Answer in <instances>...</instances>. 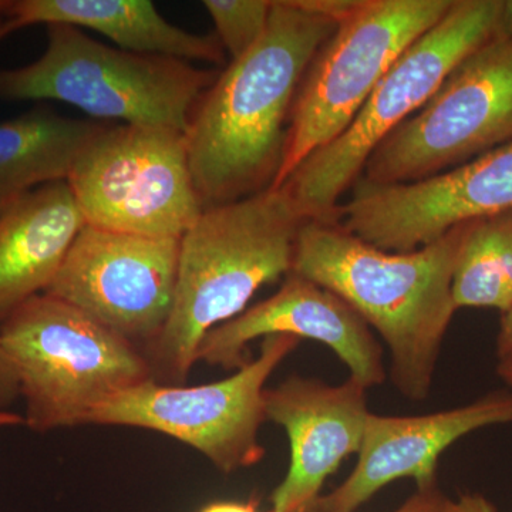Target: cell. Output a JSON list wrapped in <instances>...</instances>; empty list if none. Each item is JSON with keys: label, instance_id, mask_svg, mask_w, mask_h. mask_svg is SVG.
Instances as JSON below:
<instances>
[{"label": "cell", "instance_id": "obj_16", "mask_svg": "<svg viewBox=\"0 0 512 512\" xmlns=\"http://www.w3.org/2000/svg\"><path fill=\"white\" fill-rule=\"evenodd\" d=\"M84 225L67 181L8 202L0 215V325L47 291Z\"/></svg>", "mask_w": 512, "mask_h": 512}, {"label": "cell", "instance_id": "obj_19", "mask_svg": "<svg viewBox=\"0 0 512 512\" xmlns=\"http://www.w3.org/2000/svg\"><path fill=\"white\" fill-rule=\"evenodd\" d=\"M457 309L507 311L512 303V210L464 224L453 274Z\"/></svg>", "mask_w": 512, "mask_h": 512}, {"label": "cell", "instance_id": "obj_15", "mask_svg": "<svg viewBox=\"0 0 512 512\" xmlns=\"http://www.w3.org/2000/svg\"><path fill=\"white\" fill-rule=\"evenodd\" d=\"M512 423V392L424 416H367L359 460L352 474L313 512H356L383 487L413 478L417 490L437 484L439 458L461 437L494 424Z\"/></svg>", "mask_w": 512, "mask_h": 512}, {"label": "cell", "instance_id": "obj_12", "mask_svg": "<svg viewBox=\"0 0 512 512\" xmlns=\"http://www.w3.org/2000/svg\"><path fill=\"white\" fill-rule=\"evenodd\" d=\"M510 210L512 141L416 183L357 180L332 222L383 251L412 252L458 225Z\"/></svg>", "mask_w": 512, "mask_h": 512}, {"label": "cell", "instance_id": "obj_26", "mask_svg": "<svg viewBox=\"0 0 512 512\" xmlns=\"http://www.w3.org/2000/svg\"><path fill=\"white\" fill-rule=\"evenodd\" d=\"M495 36L512 40V0H501L500 16H498Z\"/></svg>", "mask_w": 512, "mask_h": 512}, {"label": "cell", "instance_id": "obj_5", "mask_svg": "<svg viewBox=\"0 0 512 512\" xmlns=\"http://www.w3.org/2000/svg\"><path fill=\"white\" fill-rule=\"evenodd\" d=\"M500 9L501 0H454L387 70L349 127L276 190L306 221H332L376 147L429 101L458 64L493 39Z\"/></svg>", "mask_w": 512, "mask_h": 512}, {"label": "cell", "instance_id": "obj_13", "mask_svg": "<svg viewBox=\"0 0 512 512\" xmlns=\"http://www.w3.org/2000/svg\"><path fill=\"white\" fill-rule=\"evenodd\" d=\"M272 335L323 343L366 389L386 380L382 346L365 320L335 293L295 274L271 298L212 329L198 349V362L239 370L251 360L249 343Z\"/></svg>", "mask_w": 512, "mask_h": 512}, {"label": "cell", "instance_id": "obj_9", "mask_svg": "<svg viewBox=\"0 0 512 512\" xmlns=\"http://www.w3.org/2000/svg\"><path fill=\"white\" fill-rule=\"evenodd\" d=\"M510 141L512 40L494 36L384 138L359 180L375 185L416 183Z\"/></svg>", "mask_w": 512, "mask_h": 512}, {"label": "cell", "instance_id": "obj_1", "mask_svg": "<svg viewBox=\"0 0 512 512\" xmlns=\"http://www.w3.org/2000/svg\"><path fill=\"white\" fill-rule=\"evenodd\" d=\"M336 26L302 0L274 2L262 39L202 94L185 137L204 210L274 187L296 93Z\"/></svg>", "mask_w": 512, "mask_h": 512}, {"label": "cell", "instance_id": "obj_14", "mask_svg": "<svg viewBox=\"0 0 512 512\" xmlns=\"http://www.w3.org/2000/svg\"><path fill=\"white\" fill-rule=\"evenodd\" d=\"M366 392L353 377L329 386L291 376L265 389L266 420L284 427L291 444L288 473L271 495L269 512H313L325 481L362 447Z\"/></svg>", "mask_w": 512, "mask_h": 512}, {"label": "cell", "instance_id": "obj_22", "mask_svg": "<svg viewBox=\"0 0 512 512\" xmlns=\"http://www.w3.org/2000/svg\"><path fill=\"white\" fill-rule=\"evenodd\" d=\"M20 396L18 373L0 343V412H6Z\"/></svg>", "mask_w": 512, "mask_h": 512}, {"label": "cell", "instance_id": "obj_3", "mask_svg": "<svg viewBox=\"0 0 512 512\" xmlns=\"http://www.w3.org/2000/svg\"><path fill=\"white\" fill-rule=\"evenodd\" d=\"M305 221L274 188L201 212L180 239L170 318L144 352L156 382H187L205 336L247 311L262 286L291 274Z\"/></svg>", "mask_w": 512, "mask_h": 512}, {"label": "cell", "instance_id": "obj_27", "mask_svg": "<svg viewBox=\"0 0 512 512\" xmlns=\"http://www.w3.org/2000/svg\"><path fill=\"white\" fill-rule=\"evenodd\" d=\"M20 424H25V419H23V416H20V414L10 412V410L0 412V429L20 426Z\"/></svg>", "mask_w": 512, "mask_h": 512}, {"label": "cell", "instance_id": "obj_20", "mask_svg": "<svg viewBox=\"0 0 512 512\" xmlns=\"http://www.w3.org/2000/svg\"><path fill=\"white\" fill-rule=\"evenodd\" d=\"M202 5L231 60L244 56L262 39L274 8L271 0H204Z\"/></svg>", "mask_w": 512, "mask_h": 512}, {"label": "cell", "instance_id": "obj_28", "mask_svg": "<svg viewBox=\"0 0 512 512\" xmlns=\"http://www.w3.org/2000/svg\"><path fill=\"white\" fill-rule=\"evenodd\" d=\"M498 375L503 377L505 383L512 389V365L510 366H501L498 365Z\"/></svg>", "mask_w": 512, "mask_h": 512}, {"label": "cell", "instance_id": "obj_10", "mask_svg": "<svg viewBox=\"0 0 512 512\" xmlns=\"http://www.w3.org/2000/svg\"><path fill=\"white\" fill-rule=\"evenodd\" d=\"M301 339L266 336L259 356L227 379L200 386L156 380L114 397L90 416L93 426L136 427L181 441L224 474L261 463L265 384Z\"/></svg>", "mask_w": 512, "mask_h": 512}, {"label": "cell", "instance_id": "obj_30", "mask_svg": "<svg viewBox=\"0 0 512 512\" xmlns=\"http://www.w3.org/2000/svg\"><path fill=\"white\" fill-rule=\"evenodd\" d=\"M9 201L0 200V215H2V212H3V210H5V207H6V205H8Z\"/></svg>", "mask_w": 512, "mask_h": 512}, {"label": "cell", "instance_id": "obj_18", "mask_svg": "<svg viewBox=\"0 0 512 512\" xmlns=\"http://www.w3.org/2000/svg\"><path fill=\"white\" fill-rule=\"evenodd\" d=\"M107 123L36 109L0 123V200L67 181Z\"/></svg>", "mask_w": 512, "mask_h": 512}, {"label": "cell", "instance_id": "obj_23", "mask_svg": "<svg viewBox=\"0 0 512 512\" xmlns=\"http://www.w3.org/2000/svg\"><path fill=\"white\" fill-rule=\"evenodd\" d=\"M500 333L497 338L498 365H512V303L501 313Z\"/></svg>", "mask_w": 512, "mask_h": 512}, {"label": "cell", "instance_id": "obj_2", "mask_svg": "<svg viewBox=\"0 0 512 512\" xmlns=\"http://www.w3.org/2000/svg\"><path fill=\"white\" fill-rule=\"evenodd\" d=\"M464 224L412 252L373 247L332 221L303 222L291 274L348 303L384 340L392 380L407 399L430 394L454 313L453 274Z\"/></svg>", "mask_w": 512, "mask_h": 512}, {"label": "cell", "instance_id": "obj_11", "mask_svg": "<svg viewBox=\"0 0 512 512\" xmlns=\"http://www.w3.org/2000/svg\"><path fill=\"white\" fill-rule=\"evenodd\" d=\"M178 256L180 239L84 225L45 293L146 352L170 318Z\"/></svg>", "mask_w": 512, "mask_h": 512}, {"label": "cell", "instance_id": "obj_25", "mask_svg": "<svg viewBox=\"0 0 512 512\" xmlns=\"http://www.w3.org/2000/svg\"><path fill=\"white\" fill-rule=\"evenodd\" d=\"M197 512H259L258 501L248 500L242 501H215V503L204 505Z\"/></svg>", "mask_w": 512, "mask_h": 512}, {"label": "cell", "instance_id": "obj_8", "mask_svg": "<svg viewBox=\"0 0 512 512\" xmlns=\"http://www.w3.org/2000/svg\"><path fill=\"white\" fill-rule=\"evenodd\" d=\"M86 225L181 239L204 211L184 131L107 124L67 178Z\"/></svg>", "mask_w": 512, "mask_h": 512}, {"label": "cell", "instance_id": "obj_6", "mask_svg": "<svg viewBox=\"0 0 512 512\" xmlns=\"http://www.w3.org/2000/svg\"><path fill=\"white\" fill-rule=\"evenodd\" d=\"M35 62L0 69V100H55L94 119L187 133L192 111L218 72L173 57L140 55L97 42L72 26H46Z\"/></svg>", "mask_w": 512, "mask_h": 512}, {"label": "cell", "instance_id": "obj_24", "mask_svg": "<svg viewBox=\"0 0 512 512\" xmlns=\"http://www.w3.org/2000/svg\"><path fill=\"white\" fill-rule=\"evenodd\" d=\"M447 512H498L483 494H464L458 500L447 501Z\"/></svg>", "mask_w": 512, "mask_h": 512}, {"label": "cell", "instance_id": "obj_17", "mask_svg": "<svg viewBox=\"0 0 512 512\" xmlns=\"http://www.w3.org/2000/svg\"><path fill=\"white\" fill-rule=\"evenodd\" d=\"M33 25L93 30L127 52L190 63L221 64L227 55L217 36L178 28L148 0H10L0 42Z\"/></svg>", "mask_w": 512, "mask_h": 512}, {"label": "cell", "instance_id": "obj_29", "mask_svg": "<svg viewBox=\"0 0 512 512\" xmlns=\"http://www.w3.org/2000/svg\"><path fill=\"white\" fill-rule=\"evenodd\" d=\"M10 0H0V25L5 20L6 12H8Z\"/></svg>", "mask_w": 512, "mask_h": 512}, {"label": "cell", "instance_id": "obj_21", "mask_svg": "<svg viewBox=\"0 0 512 512\" xmlns=\"http://www.w3.org/2000/svg\"><path fill=\"white\" fill-rule=\"evenodd\" d=\"M447 501L446 495L434 484L417 490L416 494L394 512H447Z\"/></svg>", "mask_w": 512, "mask_h": 512}, {"label": "cell", "instance_id": "obj_4", "mask_svg": "<svg viewBox=\"0 0 512 512\" xmlns=\"http://www.w3.org/2000/svg\"><path fill=\"white\" fill-rule=\"evenodd\" d=\"M37 433L84 426L114 397L154 380L146 353L92 316L40 293L0 325Z\"/></svg>", "mask_w": 512, "mask_h": 512}, {"label": "cell", "instance_id": "obj_7", "mask_svg": "<svg viewBox=\"0 0 512 512\" xmlns=\"http://www.w3.org/2000/svg\"><path fill=\"white\" fill-rule=\"evenodd\" d=\"M454 0H360L336 26L293 103L274 190L315 151L338 138L387 70L448 12Z\"/></svg>", "mask_w": 512, "mask_h": 512}]
</instances>
